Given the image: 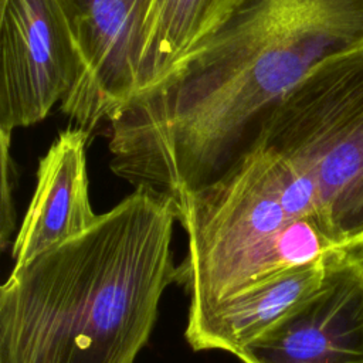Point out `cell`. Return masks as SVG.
<instances>
[{
  "instance_id": "cell-1",
  "label": "cell",
  "mask_w": 363,
  "mask_h": 363,
  "mask_svg": "<svg viewBox=\"0 0 363 363\" xmlns=\"http://www.w3.org/2000/svg\"><path fill=\"white\" fill-rule=\"evenodd\" d=\"M363 44V0H245L108 125L109 169L173 197L218 176L315 65Z\"/></svg>"
},
{
  "instance_id": "cell-2",
  "label": "cell",
  "mask_w": 363,
  "mask_h": 363,
  "mask_svg": "<svg viewBox=\"0 0 363 363\" xmlns=\"http://www.w3.org/2000/svg\"><path fill=\"white\" fill-rule=\"evenodd\" d=\"M173 197L139 186L0 288V363H135L179 282Z\"/></svg>"
},
{
  "instance_id": "cell-3",
  "label": "cell",
  "mask_w": 363,
  "mask_h": 363,
  "mask_svg": "<svg viewBox=\"0 0 363 363\" xmlns=\"http://www.w3.org/2000/svg\"><path fill=\"white\" fill-rule=\"evenodd\" d=\"M279 186L277 152L252 136L218 176L176 201L187 235L177 282L187 319L343 250L315 217L291 218Z\"/></svg>"
},
{
  "instance_id": "cell-4",
  "label": "cell",
  "mask_w": 363,
  "mask_h": 363,
  "mask_svg": "<svg viewBox=\"0 0 363 363\" xmlns=\"http://www.w3.org/2000/svg\"><path fill=\"white\" fill-rule=\"evenodd\" d=\"M252 136L313 180L318 218L335 245L363 250V44L315 65Z\"/></svg>"
},
{
  "instance_id": "cell-5",
  "label": "cell",
  "mask_w": 363,
  "mask_h": 363,
  "mask_svg": "<svg viewBox=\"0 0 363 363\" xmlns=\"http://www.w3.org/2000/svg\"><path fill=\"white\" fill-rule=\"evenodd\" d=\"M78 57V78L60 104L89 136L135 98L149 0H57Z\"/></svg>"
},
{
  "instance_id": "cell-6",
  "label": "cell",
  "mask_w": 363,
  "mask_h": 363,
  "mask_svg": "<svg viewBox=\"0 0 363 363\" xmlns=\"http://www.w3.org/2000/svg\"><path fill=\"white\" fill-rule=\"evenodd\" d=\"M0 130L45 119L74 86L79 64L57 0H0Z\"/></svg>"
},
{
  "instance_id": "cell-7",
  "label": "cell",
  "mask_w": 363,
  "mask_h": 363,
  "mask_svg": "<svg viewBox=\"0 0 363 363\" xmlns=\"http://www.w3.org/2000/svg\"><path fill=\"white\" fill-rule=\"evenodd\" d=\"M241 363H363V250H337L322 284L259 339Z\"/></svg>"
},
{
  "instance_id": "cell-8",
  "label": "cell",
  "mask_w": 363,
  "mask_h": 363,
  "mask_svg": "<svg viewBox=\"0 0 363 363\" xmlns=\"http://www.w3.org/2000/svg\"><path fill=\"white\" fill-rule=\"evenodd\" d=\"M88 139L86 132L69 125L40 157L35 187L11 247L14 265L74 238L96 220L89 196Z\"/></svg>"
},
{
  "instance_id": "cell-9",
  "label": "cell",
  "mask_w": 363,
  "mask_h": 363,
  "mask_svg": "<svg viewBox=\"0 0 363 363\" xmlns=\"http://www.w3.org/2000/svg\"><path fill=\"white\" fill-rule=\"evenodd\" d=\"M329 255L189 318L187 343L196 352L221 350L235 356L322 284Z\"/></svg>"
},
{
  "instance_id": "cell-10",
  "label": "cell",
  "mask_w": 363,
  "mask_h": 363,
  "mask_svg": "<svg viewBox=\"0 0 363 363\" xmlns=\"http://www.w3.org/2000/svg\"><path fill=\"white\" fill-rule=\"evenodd\" d=\"M244 1L149 0L133 101L159 85L183 60L216 35Z\"/></svg>"
},
{
  "instance_id": "cell-11",
  "label": "cell",
  "mask_w": 363,
  "mask_h": 363,
  "mask_svg": "<svg viewBox=\"0 0 363 363\" xmlns=\"http://www.w3.org/2000/svg\"><path fill=\"white\" fill-rule=\"evenodd\" d=\"M11 132L0 130V166H1V187H0V244L4 250L10 241L11 233L16 228V207L14 190L17 184V163L11 153Z\"/></svg>"
}]
</instances>
